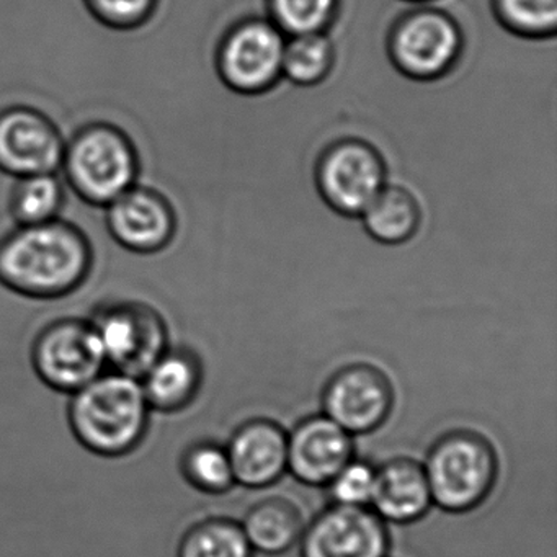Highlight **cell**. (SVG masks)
I'll list each match as a JSON object with an SVG mask.
<instances>
[{"label": "cell", "mask_w": 557, "mask_h": 557, "mask_svg": "<svg viewBox=\"0 0 557 557\" xmlns=\"http://www.w3.org/2000/svg\"><path fill=\"white\" fill-rule=\"evenodd\" d=\"M94 249L70 221L17 226L0 239V285L32 299L73 295L89 278Z\"/></svg>", "instance_id": "obj_1"}, {"label": "cell", "mask_w": 557, "mask_h": 557, "mask_svg": "<svg viewBox=\"0 0 557 557\" xmlns=\"http://www.w3.org/2000/svg\"><path fill=\"white\" fill-rule=\"evenodd\" d=\"M149 413L141 381L113 371L73 394L70 425L84 448L106 458H120L141 445Z\"/></svg>", "instance_id": "obj_2"}, {"label": "cell", "mask_w": 557, "mask_h": 557, "mask_svg": "<svg viewBox=\"0 0 557 557\" xmlns=\"http://www.w3.org/2000/svg\"><path fill=\"white\" fill-rule=\"evenodd\" d=\"M61 174L87 205L107 208L138 184L141 162L128 135L112 123H89L66 141Z\"/></svg>", "instance_id": "obj_3"}, {"label": "cell", "mask_w": 557, "mask_h": 557, "mask_svg": "<svg viewBox=\"0 0 557 557\" xmlns=\"http://www.w3.org/2000/svg\"><path fill=\"white\" fill-rule=\"evenodd\" d=\"M433 504L449 513H466L491 495L498 474L494 445L474 430L440 436L423 465Z\"/></svg>", "instance_id": "obj_4"}, {"label": "cell", "mask_w": 557, "mask_h": 557, "mask_svg": "<svg viewBox=\"0 0 557 557\" xmlns=\"http://www.w3.org/2000/svg\"><path fill=\"white\" fill-rule=\"evenodd\" d=\"M102 345L107 364L141 380L169 348L168 324L152 306L113 301L100 306L89 319Z\"/></svg>", "instance_id": "obj_5"}, {"label": "cell", "mask_w": 557, "mask_h": 557, "mask_svg": "<svg viewBox=\"0 0 557 557\" xmlns=\"http://www.w3.org/2000/svg\"><path fill=\"white\" fill-rule=\"evenodd\" d=\"M386 162L371 143L344 138L329 145L315 165V185L327 207L358 218L386 187Z\"/></svg>", "instance_id": "obj_6"}, {"label": "cell", "mask_w": 557, "mask_h": 557, "mask_svg": "<svg viewBox=\"0 0 557 557\" xmlns=\"http://www.w3.org/2000/svg\"><path fill=\"white\" fill-rule=\"evenodd\" d=\"M32 364L51 389L74 394L99 377L107 361L90 321L67 318L51 322L37 335Z\"/></svg>", "instance_id": "obj_7"}, {"label": "cell", "mask_w": 557, "mask_h": 557, "mask_svg": "<svg viewBox=\"0 0 557 557\" xmlns=\"http://www.w3.org/2000/svg\"><path fill=\"white\" fill-rule=\"evenodd\" d=\"M456 22L436 11H420L400 18L387 37V57L409 79L430 83L451 73L462 53Z\"/></svg>", "instance_id": "obj_8"}, {"label": "cell", "mask_w": 557, "mask_h": 557, "mask_svg": "<svg viewBox=\"0 0 557 557\" xmlns=\"http://www.w3.org/2000/svg\"><path fill=\"white\" fill-rule=\"evenodd\" d=\"M285 38L265 21L240 22L216 50V71L224 86L243 96L272 90L283 77Z\"/></svg>", "instance_id": "obj_9"}, {"label": "cell", "mask_w": 557, "mask_h": 557, "mask_svg": "<svg viewBox=\"0 0 557 557\" xmlns=\"http://www.w3.org/2000/svg\"><path fill=\"white\" fill-rule=\"evenodd\" d=\"M66 139L40 110L15 106L0 110V172L22 178L58 174Z\"/></svg>", "instance_id": "obj_10"}, {"label": "cell", "mask_w": 557, "mask_h": 557, "mask_svg": "<svg viewBox=\"0 0 557 557\" xmlns=\"http://www.w3.org/2000/svg\"><path fill=\"white\" fill-rule=\"evenodd\" d=\"M394 406L389 377L380 368L354 363L332 374L322 391L324 416L350 435H364L380 429Z\"/></svg>", "instance_id": "obj_11"}, {"label": "cell", "mask_w": 557, "mask_h": 557, "mask_svg": "<svg viewBox=\"0 0 557 557\" xmlns=\"http://www.w3.org/2000/svg\"><path fill=\"white\" fill-rule=\"evenodd\" d=\"M389 533L370 507L332 504L301 534V557H386Z\"/></svg>", "instance_id": "obj_12"}, {"label": "cell", "mask_w": 557, "mask_h": 557, "mask_svg": "<svg viewBox=\"0 0 557 557\" xmlns=\"http://www.w3.org/2000/svg\"><path fill=\"white\" fill-rule=\"evenodd\" d=\"M107 230L128 252L152 256L168 249L177 234V214L171 201L154 188L135 187L106 208Z\"/></svg>", "instance_id": "obj_13"}, {"label": "cell", "mask_w": 557, "mask_h": 557, "mask_svg": "<svg viewBox=\"0 0 557 557\" xmlns=\"http://www.w3.org/2000/svg\"><path fill=\"white\" fill-rule=\"evenodd\" d=\"M354 435L327 416L306 417L288 435V469L306 485H327L354 459Z\"/></svg>", "instance_id": "obj_14"}, {"label": "cell", "mask_w": 557, "mask_h": 557, "mask_svg": "<svg viewBox=\"0 0 557 557\" xmlns=\"http://www.w3.org/2000/svg\"><path fill=\"white\" fill-rule=\"evenodd\" d=\"M226 449L234 479L249 488L269 487L288 469V433L273 420L243 423Z\"/></svg>", "instance_id": "obj_15"}, {"label": "cell", "mask_w": 557, "mask_h": 557, "mask_svg": "<svg viewBox=\"0 0 557 557\" xmlns=\"http://www.w3.org/2000/svg\"><path fill=\"white\" fill-rule=\"evenodd\" d=\"M432 504V492L420 462L396 458L376 469L371 507L384 521L413 523L425 517Z\"/></svg>", "instance_id": "obj_16"}, {"label": "cell", "mask_w": 557, "mask_h": 557, "mask_svg": "<svg viewBox=\"0 0 557 557\" xmlns=\"http://www.w3.org/2000/svg\"><path fill=\"white\" fill-rule=\"evenodd\" d=\"M139 381L151 410L181 412L200 393L203 367L194 351L168 348Z\"/></svg>", "instance_id": "obj_17"}, {"label": "cell", "mask_w": 557, "mask_h": 557, "mask_svg": "<svg viewBox=\"0 0 557 557\" xmlns=\"http://www.w3.org/2000/svg\"><path fill=\"white\" fill-rule=\"evenodd\" d=\"M240 527L252 549L270 556L292 549L305 531L301 511L292 502L280 497L257 502Z\"/></svg>", "instance_id": "obj_18"}, {"label": "cell", "mask_w": 557, "mask_h": 557, "mask_svg": "<svg viewBox=\"0 0 557 557\" xmlns=\"http://www.w3.org/2000/svg\"><path fill=\"white\" fill-rule=\"evenodd\" d=\"M364 231L377 243L400 246L409 243L422 223V210L412 191L386 185L361 214Z\"/></svg>", "instance_id": "obj_19"}, {"label": "cell", "mask_w": 557, "mask_h": 557, "mask_svg": "<svg viewBox=\"0 0 557 557\" xmlns=\"http://www.w3.org/2000/svg\"><path fill=\"white\" fill-rule=\"evenodd\" d=\"M66 203V187L58 174L15 178L9 211L17 226H35L60 220Z\"/></svg>", "instance_id": "obj_20"}, {"label": "cell", "mask_w": 557, "mask_h": 557, "mask_svg": "<svg viewBox=\"0 0 557 557\" xmlns=\"http://www.w3.org/2000/svg\"><path fill=\"white\" fill-rule=\"evenodd\" d=\"M252 553L240 523L230 518H208L184 534L177 557H252Z\"/></svg>", "instance_id": "obj_21"}, {"label": "cell", "mask_w": 557, "mask_h": 557, "mask_svg": "<svg viewBox=\"0 0 557 557\" xmlns=\"http://www.w3.org/2000/svg\"><path fill=\"white\" fill-rule=\"evenodd\" d=\"M335 64V48L324 34L296 35L286 41L283 76L296 86L324 83Z\"/></svg>", "instance_id": "obj_22"}, {"label": "cell", "mask_w": 557, "mask_h": 557, "mask_svg": "<svg viewBox=\"0 0 557 557\" xmlns=\"http://www.w3.org/2000/svg\"><path fill=\"white\" fill-rule=\"evenodd\" d=\"M181 471L191 487L205 494H226L236 484L227 449L214 442L188 446L182 455Z\"/></svg>", "instance_id": "obj_23"}, {"label": "cell", "mask_w": 557, "mask_h": 557, "mask_svg": "<svg viewBox=\"0 0 557 557\" xmlns=\"http://www.w3.org/2000/svg\"><path fill=\"white\" fill-rule=\"evenodd\" d=\"M502 24L527 38L554 37L557 28V0H497Z\"/></svg>", "instance_id": "obj_24"}, {"label": "cell", "mask_w": 557, "mask_h": 557, "mask_svg": "<svg viewBox=\"0 0 557 557\" xmlns=\"http://www.w3.org/2000/svg\"><path fill=\"white\" fill-rule=\"evenodd\" d=\"M337 0H272L273 25L282 34H324L335 14Z\"/></svg>", "instance_id": "obj_25"}, {"label": "cell", "mask_w": 557, "mask_h": 557, "mask_svg": "<svg viewBox=\"0 0 557 557\" xmlns=\"http://www.w3.org/2000/svg\"><path fill=\"white\" fill-rule=\"evenodd\" d=\"M376 468L367 461L351 459L329 482L332 500L347 507H370L373 498Z\"/></svg>", "instance_id": "obj_26"}, {"label": "cell", "mask_w": 557, "mask_h": 557, "mask_svg": "<svg viewBox=\"0 0 557 557\" xmlns=\"http://www.w3.org/2000/svg\"><path fill=\"white\" fill-rule=\"evenodd\" d=\"M154 4L156 0H89L94 15L115 30L141 27L151 17Z\"/></svg>", "instance_id": "obj_27"}]
</instances>
